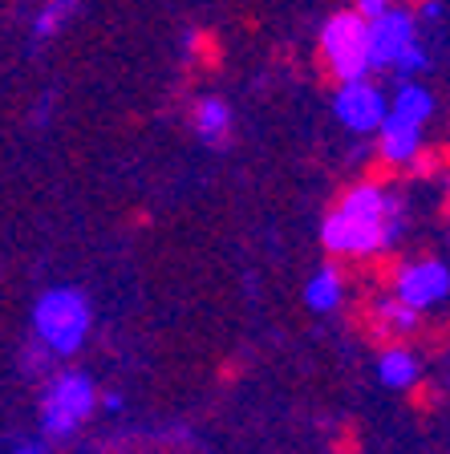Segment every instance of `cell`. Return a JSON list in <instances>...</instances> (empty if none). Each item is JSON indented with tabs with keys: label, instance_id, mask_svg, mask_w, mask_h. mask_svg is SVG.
<instances>
[{
	"label": "cell",
	"instance_id": "cell-6",
	"mask_svg": "<svg viewBox=\"0 0 450 454\" xmlns=\"http://www.w3.org/2000/svg\"><path fill=\"white\" fill-rule=\"evenodd\" d=\"M320 49H325L328 69L341 77V85L366 82L369 33H366V20L357 17V12H337V17H328L325 33H320Z\"/></svg>",
	"mask_w": 450,
	"mask_h": 454
},
{
	"label": "cell",
	"instance_id": "cell-15",
	"mask_svg": "<svg viewBox=\"0 0 450 454\" xmlns=\"http://www.w3.org/2000/svg\"><path fill=\"white\" fill-rule=\"evenodd\" d=\"M422 12H426V17L438 20V17H442V4H438V0H426V9H422Z\"/></svg>",
	"mask_w": 450,
	"mask_h": 454
},
{
	"label": "cell",
	"instance_id": "cell-14",
	"mask_svg": "<svg viewBox=\"0 0 450 454\" xmlns=\"http://www.w3.org/2000/svg\"><path fill=\"white\" fill-rule=\"evenodd\" d=\"M385 9H390V0H357V17H361V20L382 17Z\"/></svg>",
	"mask_w": 450,
	"mask_h": 454
},
{
	"label": "cell",
	"instance_id": "cell-7",
	"mask_svg": "<svg viewBox=\"0 0 450 454\" xmlns=\"http://www.w3.org/2000/svg\"><path fill=\"white\" fill-rule=\"evenodd\" d=\"M446 293H450V268L442 264V260L410 264V268H402L394 280V301L406 304V309H414V312L446 301Z\"/></svg>",
	"mask_w": 450,
	"mask_h": 454
},
{
	"label": "cell",
	"instance_id": "cell-9",
	"mask_svg": "<svg viewBox=\"0 0 450 454\" xmlns=\"http://www.w3.org/2000/svg\"><path fill=\"white\" fill-rule=\"evenodd\" d=\"M377 373H382L385 386L394 389H410L414 381H418V357H414L410 349H402V345H390V349L382 353V361H377Z\"/></svg>",
	"mask_w": 450,
	"mask_h": 454
},
{
	"label": "cell",
	"instance_id": "cell-16",
	"mask_svg": "<svg viewBox=\"0 0 450 454\" xmlns=\"http://www.w3.org/2000/svg\"><path fill=\"white\" fill-rule=\"evenodd\" d=\"M106 410H122V394H106Z\"/></svg>",
	"mask_w": 450,
	"mask_h": 454
},
{
	"label": "cell",
	"instance_id": "cell-3",
	"mask_svg": "<svg viewBox=\"0 0 450 454\" xmlns=\"http://www.w3.org/2000/svg\"><path fill=\"white\" fill-rule=\"evenodd\" d=\"M33 329L53 353H77L90 333V304L77 288H49L33 309Z\"/></svg>",
	"mask_w": 450,
	"mask_h": 454
},
{
	"label": "cell",
	"instance_id": "cell-5",
	"mask_svg": "<svg viewBox=\"0 0 450 454\" xmlns=\"http://www.w3.org/2000/svg\"><path fill=\"white\" fill-rule=\"evenodd\" d=\"M98 406V389L90 373H61L53 378V386L45 389L41 402V430L49 438H69L85 418Z\"/></svg>",
	"mask_w": 450,
	"mask_h": 454
},
{
	"label": "cell",
	"instance_id": "cell-11",
	"mask_svg": "<svg viewBox=\"0 0 450 454\" xmlns=\"http://www.w3.org/2000/svg\"><path fill=\"white\" fill-rule=\"evenodd\" d=\"M304 304H309L312 312H333L341 304V272L337 268H320L317 276L309 280V288H304Z\"/></svg>",
	"mask_w": 450,
	"mask_h": 454
},
{
	"label": "cell",
	"instance_id": "cell-17",
	"mask_svg": "<svg viewBox=\"0 0 450 454\" xmlns=\"http://www.w3.org/2000/svg\"><path fill=\"white\" fill-rule=\"evenodd\" d=\"M17 454H45V450H37V446H20Z\"/></svg>",
	"mask_w": 450,
	"mask_h": 454
},
{
	"label": "cell",
	"instance_id": "cell-12",
	"mask_svg": "<svg viewBox=\"0 0 450 454\" xmlns=\"http://www.w3.org/2000/svg\"><path fill=\"white\" fill-rule=\"evenodd\" d=\"M374 317H377V325H382L385 333H398V337H406V333L418 329V312L406 309V304H398L394 296H385V301H377Z\"/></svg>",
	"mask_w": 450,
	"mask_h": 454
},
{
	"label": "cell",
	"instance_id": "cell-2",
	"mask_svg": "<svg viewBox=\"0 0 450 454\" xmlns=\"http://www.w3.org/2000/svg\"><path fill=\"white\" fill-rule=\"evenodd\" d=\"M369 33V69H398L418 74L426 66V49L418 45V28L406 9H385L382 17L366 20Z\"/></svg>",
	"mask_w": 450,
	"mask_h": 454
},
{
	"label": "cell",
	"instance_id": "cell-10",
	"mask_svg": "<svg viewBox=\"0 0 450 454\" xmlns=\"http://www.w3.org/2000/svg\"><path fill=\"white\" fill-rule=\"evenodd\" d=\"M195 130L203 142H224V134L232 130V106L224 98H203L195 106Z\"/></svg>",
	"mask_w": 450,
	"mask_h": 454
},
{
	"label": "cell",
	"instance_id": "cell-4",
	"mask_svg": "<svg viewBox=\"0 0 450 454\" xmlns=\"http://www.w3.org/2000/svg\"><path fill=\"white\" fill-rule=\"evenodd\" d=\"M434 110V98L430 90L422 85L406 82L398 90V102L385 110V122H382V154L390 162H410L422 146V126Z\"/></svg>",
	"mask_w": 450,
	"mask_h": 454
},
{
	"label": "cell",
	"instance_id": "cell-1",
	"mask_svg": "<svg viewBox=\"0 0 450 454\" xmlns=\"http://www.w3.org/2000/svg\"><path fill=\"white\" fill-rule=\"evenodd\" d=\"M398 236H402V199L374 183L345 191V199L337 203V211H328L325 231H320L328 252L341 255H374Z\"/></svg>",
	"mask_w": 450,
	"mask_h": 454
},
{
	"label": "cell",
	"instance_id": "cell-13",
	"mask_svg": "<svg viewBox=\"0 0 450 454\" xmlns=\"http://www.w3.org/2000/svg\"><path fill=\"white\" fill-rule=\"evenodd\" d=\"M77 4H82V0H49L45 9L37 12V20H33V33H37V37H53L57 28L77 12Z\"/></svg>",
	"mask_w": 450,
	"mask_h": 454
},
{
	"label": "cell",
	"instance_id": "cell-8",
	"mask_svg": "<svg viewBox=\"0 0 450 454\" xmlns=\"http://www.w3.org/2000/svg\"><path fill=\"white\" fill-rule=\"evenodd\" d=\"M333 110H337V118L349 126V130L369 134V130H382L390 102H385V94L377 90V85L349 82V85H341V90H337V98H333Z\"/></svg>",
	"mask_w": 450,
	"mask_h": 454
}]
</instances>
